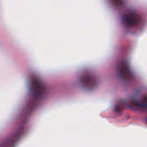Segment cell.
<instances>
[{"label":"cell","instance_id":"obj_1","mask_svg":"<svg viewBox=\"0 0 147 147\" xmlns=\"http://www.w3.org/2000/svg\"><path fill=\"white\" fill-rule=\"evenodd\" d=\"M138 21H139L138 16L135 12H133V11L127 12L123 17V23L127 27H133V26L137 25Z\"/></svg>","mask_w":147,"mask_h":147},{"label":"cell","instance_id":"obj_2","mask_svg":"<svg viewBox=\"0 0 147 147\" xmlns=\"http://www.w3.org/2000/svg\"><path fill=\"white\" fill-rule=\"evenodd\" d=\"M81 82L82 86L87 89H94L97 86V81L94 78V76L91 75H84L81 78Z\"/></svg>","mask_w":147,"mask_h":147},{"label":"cell","instance_id":"obj_3","mask_svg":"<svg viewBox=\"0 0 147 147\" xmlns=\"http://www.w3.org/2000/svg\"><path fill=\"white\" fill-rule=\"evenodd\" d=\"M31 85H32V90L34 91V93L36 94H42V83L36 78L33 79V81L31 82Z\"/></svg>","mask_w":147,"mask_h":147},{"label":"cell","instance_id":"obj_4","mask_svg":"<svg viewBox=\"0 0 147 147\" xmlns=\"http://www.w3.org/2000/svg\"><path fill=\"white\" fill-rule=\"evenodd\" d=\"M129 70L130 69H129V67L126 65H125V64L121 65V67L119 68V72H120L121 76L123 78H125V79H129L130 78V71Z\"/></svg>","mask_w":147,"mask_h":147},{"label":"cell","instance_id":"obj_5","mask_svg":"<svg viewBox=\"0 0 147 147\" xmlns=\"http://www.w3.org/2000/svg\"><path fill=\"white\" fill-rule=\"evenodd\" d=\"M113 3L116 5H119L121 4V0H113Z\"/></svg>","mask_w":147,"mask_h":147}]
</instances>
